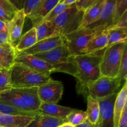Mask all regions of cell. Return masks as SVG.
Listing matches in <instances>:
<instances>
[{
    "label": "cell",
    "mask_w": 127,
    "mask_h": 127,
    "mask_svg": "<svg viewBox=\"0 0 127 127\" xmlns=\"http://www.w3.org/2000/svg\"><path fill=\"white\" fill-rule=\"evenodd\" d=\"M95 33L90 29L86 27L78 29L76 31L63 36L64 44L71 56L81 55L89 41L95 36Z\"/></svg>",
    "instance_id": "ba28073f"
},
{
    "label": "cell",
    "mask_w": 127,
    "mask_h": 127,
    "mask_svg": "<svg viewBox=\"0 0 127 127\" xmlns=\"http://www.w3.org/2000/svg\"><path fill=\"white\" fill-rule=\"evenodd\" d=\"M102 53L71 56L76 71L74 77L77 80L78 93L87 94L88 86L100 77V63Z\"/></svg>",
    "instance_id": "6da1fadb"
},
{
    "label": "cell",
    "mask_w": 127,
    "mask_h": 127,
    "mask_svg": "<svg viewBox=\"0 0 127 127\" xmlns=\"http://www.w3.org/2000/svg\"><path fill=\"white\" fill-rule=\"evenodd\" d=\"M58 127H76L73 126V125H71V124H68V123H64V124H62V125H61L60 126H59Z\"/></svg>",
    "instance_id": "7bdbcfd3"
},
{
    "label": "cell",
    "mask_w": 127,
    "mask_h": 127,
    "mask_svg": "<svg viewBox=\"0 0 127 127\" xmlns=\"http://www.w3.org/2000/svg\"><path fill=\"white\" fill-rule=\"evenodd\" d=\"M14 63H18L27 68L41 73L51 74L55 73V68L50 63L31 55H16Z\"/></svg>",
    "instance_id": "7c38bea8"
},
{
    "label": "cell",
    "mask_w": 127,
    "mask_h": 127,
    "mask_svg": "<svg viewBox=\"0 0 127 127\" xmlns=\"http://www.w3.org/2000/svg\"><path fill=\"white\" fill-rule=\"evenodd\" d=\"M0 114L10 115H17V116L31 117H33L35 115L37 114V113H31L21 111L11 105H7L2 102H0Z\"/></svg>",
    "instance_id": "f1b7e54d"
},
{
    "label": "cell",
    "mask_w": 127,
    "mask_h": 127,
    "mask_svg": "<svg viewBox=\"0 0 127 127\" xmlns=\"http://www.w3.org/2000/svg\"><path fill=\"white\" fill-rule=\"evenodd\" d=\"M96 127H98V125H97V124H96Z\"/></svg>",
    "instance_id": "f6af8a7d"
},
{
    "label": "cell",
    "mask_w": 127,
    "mask_h": 127,
    "mask_svg": "<svg viewBox=\"0 0 127 127\" xmlns=\"http://www.w3.org/2000/svg\"><path fill=\"white\" fill-rule=\"evenodd\" d=\"M117 127H127V105L122 113Z\"/></svg>",
    "instance_id": "d590c367"
},
{
    "label": "cell",
    "mask_w": 127,
    "mask_h": 127,
    "mask_svg": "<svg viewBox=\"0 0 127 127\" xmlns=\"http://www.w3.org/2000/svg\"><path fill=\"white\" fill-rule=\"evenodd\" d=\"M65 121L62 119L37 114L26 127H58L64 124Z\"/></svg>",
    "instance_id": "44dd1931"
},
{
    "label": "cell",
    "mask_w": 127,
    "mask_h": 127,
    "mask_svg": "<svg viewBox=\"0 0 127 127\" xmlns=\"http://www.w3.org/2000/svg\"><path fill=\"white\" fill-rule=\"evenodd\" d=\"M35 28L38 41L60 35L52 22H43L38 24Z\"/></svg>",
    "instance_id": "d4e9b609"
},
{
    "label": "cell",
    "mask_w": 127,
    "mask_h": 127,
    "mask_svg": "<svg viewBox=\"0 0 127 127\" xmlns=\"http://www.w3.org/2000/svg\"><path fill=\"white\" fill-rule=\"evenodd\" d=\"M127 11V0H116L114 12V26Z\"/></svg>",
    "instance_id": "d6a6232c"
},
{
    "label": "cell",
    "mask_w": 127,
    "mask_h": 127,
    "mask_svg": "<svg viewBox=\"0 0 127 127\" xmlns=\"http://www.w3.org/2000/svg\"><path fill=\"white\" fill-rule=\"evenodd\" d=\"M118 93L98 100L100 107V114L97 123L98 127H114V105Z\"/></svg>",
    "instance_id": "8fae6325"
},
{
    "label": "cell",
    "mask_w": 127,
    "mask_h": 127,
    "mask_svg": "<svg viewBox=\"0 0 127 127\" xmlns=\"http://www.w3.org/2000/svg\"><path fill=\"white\" fill-rule=\"evenodd\" d=\"M18 10L9 0H0V20L9 23L12 19Z\"/></svg>",
    "instance_id": "4316f807"
},
{
    "label": "cell",
    "mask_w": 127,
    "mask_h": 127,
    "mask_svg": "<svg viewBox=\"0 0 127 127\" xmlns=\"http://www.w3.org/2000/svg\"><path fill=\"white\" fill-rule=\"evenodd\" d=\"M96 1L97 0H77L75 6L78 10L85 12L93 6Z\"/></svg>",
    "instance_id": "e575fe53"
},
{
    "label": "cell",
    "mask_w": 127,
    "mask_h": 127,
    "mask_svg": "<svg viewBox=\"0 0 127 127\" xmlns=\"http://www.w3.org/2000/svg\"><path fill=\"white\" fill-rule=\"evenodd\" d=\"M33 56L52 64L55 72H62L75 76V66L71 60V55L64 43L52 50Z\"/></svg>",
    "instance_id": "277c9868"
},
{
    "label": "cell",
    "mask_w": 127,
    "mask_h": 127,
    "mask_svg": "<svg viewBox=\"0 0 127 127\" xmlns=\"http://www.w3.org/2000/svg\"><path fill=\"white\" fill-rule=\"evenodd\" d=\"M38 88H14L0 94V102L21 111L38 114L41 104L37 94Z\"/></svg>",
    "instance_id": "7a4b0ae2"
},
{
    "label": "cell",
    "mask_w": 127,
    "mask_h": 127,
    "mask_svg": "<svg viewBox=\"0 0 127 127\" xmlns=\"http://www.w3.org/2000/svg\"><path fill=\"white\" fill-rule=\"evenodd\" d=\"M113 27H127V11L124 13L121 18L117 21L115 26Z\"/></svg>",
    "instance_id": "8d00e7d4"
},
{
    "label": "cell",
    "mask_w": 127,
    "mask_h": 127,
    "mask_svg": "<svg viewBox=\"0 0 127 127\" xmlns=\"http://www.w3.org/2000/svg\"><path fill=\"white\" fill-rule=\"evenodd\" d=\"M127 27H112L108 29V46L127 42Z\"/></svg>",
    "instance_id": "484cf974"
},
{
    "label": "cell",
    "mask_w": 127,
    "mask_h": 127,
    "mask_svg": "<svg viewBox=\"0 0 127 127\" xmlns=\"http://www.w3.org/2000/svg\"><path fill=\"white\" fill-rule=\"evenodd\" d=\"M116 0H105L99 18L88 27L95 35L114 26V12Z\"/></svg>",
    "instance_id": "9c48e42d"
},
{
    "label": "cell",
    "mask_w": 127,
    "mask_h": 127,
    "mask_svg": "<svg viewBox=\"0 0 127 127\" xmlns=\"http://www.w3.org/2000/svg\"><path fill=\"white\" fill-rule=\"evenodd\" d=\"M9 43L7 30L0 32V45Z\"/></svg>",
    "instance_id": "74e56055"
},
{
    "label": "cell",
    "mask_w": 127,
    "mask_h": 127,
    "mask_svg": "<svg viewBox=\"0 0 127 127\" xmlns=\"http://www.w3.org/2000/svg\"><path fill=\"white\" fill-rule=\"evenodd\" d=\"M105 0H97L96 2L84 12L81 24L79 29L86 28L94 23L101 12Z\"/></svg>",
    "instance_id": "ac0fdd59"
},
{
    "label": "cell",
    "mask_w": 127,
    "mask_h": 127,
    "mask_svg": "<svg viewBox=\"0 0 127 127\" xmlns=\"http://www.w3.org/2000/svg\"><path fill=\"white\" fill-rule=\"evenodd\" d=\"M63 89L62 82L52 79L38 87L37 89L38 99L42 103L57 104L62 99Z\"/></svg>",
    "instance_id": "30bf717a"
},
{
    "label": "cell",
    "mask_w": 127,
    "mask_h": 127,
    "mask_svg": "<svg viewBox=\"0 0 127 127\" xmlns=\"http://www.w3.org/2000/svg\"><path fill=\"white\" fill-rule=\"evenodd\" d=\"M127 42L108 46L103 52L100 63V76L117 78Z\"/></svg>",
    "instance_id": "5b68a950"
},
{
    "label": "cell",
    "mask_w": 127,
    "mask_h": 127,
    "mask_svg": "<svg viewBox=\"0 0 127 127\" xmlns=\"http://www.w3.org/2000/svg\"><path fill=\"white\" fill-rule=\"evenodd\" d=\"M76 127H96V125H93V124H91L88 120L84 122V123H83L81 125H78V126H76Z\"/></svg>",
    "instance_id": "60d3db41"
},
{
    "label": "cell",
    "mask_w": 127,
    "mask_h": 127,
    "mask_svg": "<svg viewBox=\"0 0 127 127\" xmlns=\"http://www.w3.org/2000/svg\"><path fill=\"white\" fill-rule=\"evenodd\" d=\"M14 47L9 43L0 45V66L2 69H10L16 57Z\"/></svg>",
    "instance_id": "ffe728a7"
},
{
    "label": "cell",
    "mask_w": 127,
    "mask_h": 127,
    "mask_svg": "<svg viewBox=\"0 0 127 127\" xmlns=\"http://www.w3.org/2000/svg\"><path fill=\"white\" fill-rule=\"evenodd\" d=\"M77 0H63V2L67 7H70L73 5L75 4Z\"/></svg>",
    "instance_id": "ab89813d"
},
{
    "label": "cell",
    "mask_w": 127,
    "mask_h": 127,
    "mask_svg": "<svg viewBox=\"0 0 127 127\" xmlns=\"http://www.w3.org/2000/svg\"><path fill=\"white\" fill-rule=\"evenodd\" d=\"M84 14V11L78 10L74 4L66 9L52 22L58 33L64 36L79 28Z\"/></svg>",
    "instance_id": "8992f818"
},
{
    "label": "cell",
    "mask_w": 127,
    "mask_h": 127,
    "mask_svg": "<svg viewBox=\"0 0 127 127\" xmlns=\"http://www.w3.org/2000/svg\"><path fill=\"white\" fill-rule=\"evenodd\" d=\"M38 42L35 28L32 27L24 34L22 35L18 43L15 47L16 54L29 49Z\"/></svg>",
    "instance_id": "603a6c76"
},
{
    "label": "cell",
    "mask_w": 127,
    "mask_h": 127,
    "mask_svg": "<svg viewBox=\"0 0 127 127\" xmlns=\"http://www.w3.org/2000/svg\"><path fill=\"white\" fill-rule=\"evenodd\" d=\"M87 120V114L86 111L74 109L67 116L65 122L68 123L74 127L78 126Z\"/></svg>",
    "instance_id": "83f0119b"
},
{
    "label": "cell",
    "mask_w": 127,
    "mask_h": 127,
    "mask_svg": "<svg viewBox=\"0 0 127 127\" xmlns=\"http://www.w3.org/2000/svg\"><path fill=\"white\" fill-rule=\"evenodd\" d=\"M11 82L12 88H38L52 81L50 74L35 71L26 66L14 63L10 68Z\"/></svg>",
    "instance_id": "3957f363"
},
{
    "label": "cell",
    "mask_w": 127,
    "mask_h": 127,
    "mask_svg": "<svg viewBox=\"0 0 127 127\" xmlns=\"http://www.w3.org/2000/svg\"><path fill=\"white\" fill-rule=\"evenodd\" d=\"M33 117L0 114V125L3 127H26Z\"/></svg>",
    "instance_id": "7402d4cb"
},
{
    "label": "cell",
    "mask_w": 127,
    "mask_h": 127,
    "mask_svg": "<svg viewBox=\"0 0 127 127\" xmlns=\"http://www.w3.org/2000/svg\"><path fill=\"white\" fill-rule=\"evenodd\" d=\"M2 69H2V68H1V66H0V71H1V70H2Z\"/></svg>",
    "instance_id": "ee69618b"
},
{
    "label": "cell",
    "mask_w": 127,
    "mask_h": 127,
    "mask_svg": "<svg viewBox=\"0 0 127 127\" xmlns=\"http://www.w3.org/2000/svg\"><path fill=\"white\" fill-rule=\"evenodd\" d=\"M73 109L62 106L56 104L41 103L38 113L65 121L66 118L71 112Z\"/></svg>",
    "instance_id": "9a60e30c"
},
{
    "label": "cell",
    "mask_w": 127,
    "mask_h": 127,
    "mask_svg": "<svg viewBox=\"0 0 127 127\" xmlns=\"http://www.w3.org/2000/svg\"><path fill=\"white\" fill-rule=\"evenodd\" d=\"M117 78L121 83L126 81L127 79V44L124 48Z\"/></svg>",
    "instance_id": "1f68e13d"
},
{
    "label": "cell",
    "mask_w": 127,
    "mask_h": 127,
    "mask_svg": "<svg viewBox=\"0 0 127 127\" xmlns=\"http://www.w3.org/2000/svg\"><path fill=\"white\" fill-rule=\"evenodd\" d=\"M108 46V29L102 33L95 35L90 41L82 52L81 55L94 54L99 53L105 50Z\"/></svg>",
    "instance_id": "e0dca14e"
},
{
    "label": "cell",
    "mask_w": 127,
    "mask_h": 127,
    "mask_svg": "<svg viewBox=\"0 0 127 127\" xmlns=\"http://www.w3.org/2000/svg\"><path fill=\"white\" fill-rule=\"evenodd\" d=\"M68 7H67V6H66L65 5L63 4V0H60V2H58V4L56 5V6L51 10L50 12L46 16V17H45V18H43V19H42V21H41L40 24L46 22H52L57 16H59L62 12H63V11H64L66 9L68 8Z\"/></svg>",
    "instance_id": "4dcf8cb0"
},
{
    "label": "cell",
    "mask_w": 127,
    "mask_h": 127,
    "mask_svg": "<svg viewBox=\"0 0 127 127\" xmlns=\"http://www.w3.org/2000/svg\"><path fill=\"white\" fill-rule=\"evenodd\" d=\"M60 0H42L33 13L28 17L31 21L32 27H35L51 11Z\"/></svg>",
    "instance_id": "2e32d148"
},
{
    "label": "cell",
    "mask_w": 127,
    "mask_h": 127,
    "mask_svg": "<svg viewBox=\"0 0 127 127\" xmlns=\"http://www.w3.org/2000/svg\"><path fill=\"white\" fill-rule=\"evenodd\" d=\"M42 0H26L24 3L22 11L26 17L28 18L35 10Z\"/></svg>",
    "instance_id": "836d02e7"
},
{
    "label": "cell",
    "mask_w": 127,
    "mask_h": 127,
    "mask_svg": "<svg viewBox=\"0 0 127 127\" xmlns=\"http://www.w3.org/2000/svg\"><path fill=\"white\" fill-rule=\"evenodd\" d=\"M7 24L0 20V32H2L7 30Z\"/></svg>",
    "instance_id": "b9f144b4"
},
{
    "label": "cell",
    "mask_w": 127,
    "mask_h": 127,
    "mask_svg": "<svg viewBox=\"0 0 127 127\" xmlns=\"http://www.w3.org/2000/svg\"><path fill=\"white\" fill-rule=\"evenodd\" d=\"M9 1L18 11L22 10L25 1H22V0H9Z\"/></svg>",
    "instance_id": "f35d334b"
},
{
    "label": "cell",
    "mask_w": 127,
    "mask_h": 127,
    "mask_svg": "<svg viewBox=\"0 0 127 127\" xmlns=\"http://www.w3.org/2000/svg\"><path fill=\"white\" fill-rule=\"evenodd\" d=\"M26 18L22 10H21L16 14L12 19L7 24L9 43L14 48L22 35V30Z\"/></svg>",
    "instance_id": "5bb4252c"
},
{
    "label": "cell",
    "mask_w": 127,
    "mask_h": 127,
    "mask_svg": "<svg viewBox=\"0 0 127 127\" xmlns=\"http://www.w3.org/2000/svg\"><path fill=\"white\" fill-rule=\"evenodd\" d=\"M0 127H2V126H1V125H0Z\"/></svg>",
    "instance_id": "bcb514c9"
},
{
    "label": "cell",
    "mask_w": 127,
    "mask_h": 127,
    "mask_svg": "<svg viewBox=\"0 0 127 127\" xmlns=\"http://www.w3.org/2000/svg\"><path fill=\"white\" fill-rule=\"evenodd\" d=\"M87 99V120L93 125H96L98 122L100 114V107L97 99L92 97L90 95L86 97Z\"/></svg>",
    "instance_id": "cb8c5ba5"
},
{
    "label": "cell",
    "mask_w": 127,
    "mask_h": 127,
    "mask_svg": "<svg viewBox=\"0 0 127 127\" xmlns=\"http://www.w3.org/2000/svg\"><path fill=\"white\" fill-rule=\"evenodd\" d=\"M122 83L117 78L100 76L89 84L87 88V96L101 99L118 93Z\"/></svg>",
    "instance_id": "52a82bcc"
},
{
    "label": "cell",
    "mask_w": 127,
    "mask_h": 127,
    "mask_svg": "<svg viewBox=\"0 0 127 127\" xmlns=\"http://www.w3.org/2000/svg\"><path fill=\"white\" fill-rule=\"evenodd\" d=\"M127 82L124 83L120 91L118 93L114 105V127H117L121 114L125 107L127 105Z\"/></svg>",
    "instance_id": "d6986e66"
},
{
    "label": "cell",
    "mask_w": 127,
    "mask_h": 127,
    "mask_svg": "<svg viewBox=\"0 0 127 127\" xmlns=\"http://www.w3.org/2000/svg\"><path fill=\"white\" fill-rule=\"evenodd\" d=\"M12 88L10 69H2L0 71V94L9 91Z\"/></svg>",
    "instance_id": "f546056e"
},
{
    "label": "cell",
    "mask_w": 127,
    "mask_h": 127,
    "mask_svg": "<svg viewBox=\"0 0 127 127\" xmlns=\"http://www.w3.org/2000/svg\"><path fill=\"white\" fill-rule=\"evenodd\" d=\"M64 43V42L63 36L59 35L54 36L50 38L38 41L34 45H33L30 48L17 54L35 55L45 53V52L52 50Z\"/></svg>",
    "instance_id": "4fadbf2b"
}]
</instances>
